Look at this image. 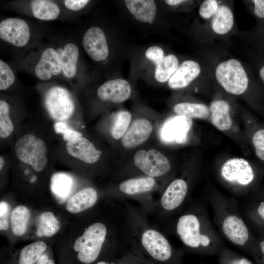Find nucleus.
I'll use <instances>...</instances> for the list:
<instances>
[{
	"label": "nucleus",
	"mask_w": 264,
	"mask_h": 264,
	"mask_svg": "<svg viewBox=\"0 0 264 264\" xmlns=\"http://www.w3.org/2000/svg\"><path fill=\"white\" fill-rule=\"evenodd\" d=\"M30 30L26 22L21 19L10 18L0 23V38L15 46L25 45L30 39Z\"/></svg>",
	"instance_id": "10"
},
{
	"label": "nucleus",
	"mask_w": 264,
	"mask_h": 264,
	"mask_svg": "<svg viewBox=\"0 0 264 264\" xmlns=\"http://www.w3.org/2000/svg\"><path fill=\"white\" fill-rule=\"evenodd\" d=\"M259 74L261 79L264 83V65L260 68Z\"/></svg>",
	"instance_id": "47"
},
{
	"label": "nucleus",
	"mask_w": 264,
	"mask_h": 264,
	"mask_svg": "<svg viewBox=\"0 0 264 264\" xmlns=\"http://www.w3.org/2000/svg\"><path fill=\"white\" fill-rule=\"evenodd\" d=\"M200 72L199 65L192 60L182 62L168 81V86L172 89H180L188 86Z\"/></svg>",
	"instance_id": "17"
},
{
	"label": "nucleus",
	"mask_w": 264,
	"mask_h": 264,
	"mask_svg": "<svg viewBox=\"0 0 264 264\" xmlns=\"http://www.w3.org/2000/svg\"><path fill=\"white\" fill-rule=\"evenodd\" d=\"M254 4V14L260 18H264V0H252Z\"/></svg>",
	"instance_id": "42"
},
{
	"label": "nucleus",
	"mask_w": 264,
	"mask_h": 264,
	"mask_svg": "<svg viewBox=\"0 0 264 264\" xmlns=\"http://www.w3.org/2000/svg\"><path fill=\"white\" fill-rule=\"evenodd\" d=\"M133 161L139 170L154 178L165 175L171 168L167 157L155 149L138 150L134 154Z\"/></svg>",
	"instance_id": "7"
},
{
	"label": "nucleus",
	"mask_w": 264,
	"mask_h": 264,
	"mask_svg": "<svg viewBox=\"0 0 264 264\" xmlns=\"http://www.w3.org/2000/svg\"><path fill=\"white\" fill-rule=\"evenodd\" d=\"M215 73L218 82L228 92L241 95L246 90L248 77L239 61L230 59L220 63L216 68Z\"/></svg>",
	"instance_id": "5"
},
{
	"label": "nucleus",
	"mask_w": 264,
	"mask_h": 264,
	"mask_svg": "<svg viewBox=\"0 0 264 264\" xmlns=\"http://www.w3.org/2000/svg\"><path fill=\"white\" fill-rule=\"evenodd\" d=\"M88 2V0H66L64 4L69 9L78 11L83 8Z\"/></svg>",
	"instance_id": "41"
},
{
	"label": "nucleus",
	"mask_w": 264,
	"mask_h": 264,
	"mask_svg": "<svg viewBox=\"0 0 264 264\" xmlns=\"http://www.w3.org/2000/svg\"><path fill=\"white\" fill-rule=\"evenodd\" d=\"M131 91V86L127 81L115 79L101 85L97 89V95L102 101L119 103L128 100Z\"/></svg>",
	"instance_id": "14"
},
{
	"label": "nucleus",
	"mask_w": 264,
	"mask_h": 264,
	"mask_svg": "<svg viewBox=\"0 0 264 264\" xmlns=\"http://www.w3.org/2000/svg\"><path fill=\"white\" fill-rule=\"evenodd\" d=\"M97 200V193L94 188H83L68 200L66 209L70 213H78L92 207Z\"/></svg>",
	"instance_id": "19"
},
{
	"label": "nucleus",
	"mask_w": 264,
	"mask_h": 264,
	"mask_svg": "<svg viewBox=\"0 0 264 264\" xmlns=\"http://www.w3.org/2000/svg\"><path fill=\"white\" fill-rule=\"evenodd\" d=\"M30 217L29 210L25 206L19 205L13 210L11 214L10 224L15 235L20 236L25 232Z\"/></svg>",
	"instance_id": "28"
},
{
	"label": "nucleus",
	"mask_w": 264,
	"mask_h": 264,
	"mask_svg": "<svg viewBox=\"0 0 264 264\" xmlns=\"http://www.w3.org/2000/svg\"><path fill=\"white\" fill-rule=\"evenodd\" d=\"M233 23V14L230 9L225 5L219 6L212 20L213 31L218 34H226L231 29Z\"/></svg>",
	"instance_id": "24"
},
{
	"label": "nucleus",
	"mask_w": 264,
	"mask_h": 264,
	"mask_svg": "<svg viewBox=\"0 0 264 264\" xmlns=\"http://www.w3.org/2000/svg\"><path fill=\"white\" fill-rule=\"evenodd\" d=\"M66 149L73 158L88 164L97 162L102 154L93 143L83 136L66 142Z\"/></svg>",
	"instance_id": "12"
},
{
	"label": "nucleus",
	"mask_w": 264,
	"mask_h": 264,
	"mask_svg": "<svg viewBox=\"0 0 264 264\" xmlns=\"http://www.w3.org/2000/svg\"><path fill=\"white\" fill-rule=\"evenodd\" d=\"M165 2L170 5H176L180 3H182L186 1V0H165Z\"/></svg>",
	"instance_id": "45"
},
{
	"label": "nucleus",
	"mask_w": 264,
	"mask_h": 264,
	"mask_svg": "<svg viewBox=\"0 0 264 264\" xmlns=\"http://www.w3.org/2000/svg\"><path fill=\"white\" fill-rule=\"evenodd\" d=\"M94 264H117L116 263H109L105 261H100L99 262H97V263H95Z\"/></svg>",
	"instance_id": "49"
},
{
	"label": "nucleus",
	"mask_w": 264,
	"mask_h": 264,
	"mask_svg": "<svg viewBox=\"0 0 264 264\" xmlns=\"http://www.w3.org/2000/svg\"><path fill=\"white\" fill-rule=\"evenodd\" d=\"M31 8L34 16L41 20H54L59 16L60 13L58 6L50 0H33L31 2Z\"/></svg>",
	"instance_id": "26"
},
{
	"label": "nucleus",
	"mask_w": 264,
	"mask_h": 264,
	"mask_svg": "<svg viewBox=\"0 0 264 264\" xmlns=\"http://www.w3.org/2000/svg\"><path fill=\"white\" fill-rule=\"evenodd\" d=\"M44 102L49 116L56 121L66 122L74 112L73 100L67 90L62 87L51 88L45 94Z\"/></svg>",
	"instance_id": "8"
},
{
	"label": "nucleus",
	"mask_w": 264,
	"mask_h": 264,
	"mask_svg": "<svg viewBox=\"0 0 264 264\" xmlns=\"http://www.w3.org/2000/svg\"><path fill=\"white\" fill-rule=\"evenodd\" d=\"M4 164V160L2 156H0V170H1Z\"/></svg>",
	"instance_id": "48"
},
{
	"label": "nucleus",
	"mask_w": 264,
	"mask_h": 264,
	"mask_svg": "<svg viewBox=\"0 0 264 264\" xmlns=\"http://www.w3.org/2000/svg\"><path fill=\"white\" fill-rule=\"evenodd\" d=\"M107 234V227L103 223L91 224L73 244L77 261L82 264L95 263L100 255Z\"/></svg>",
	"instance_id": "4"
},
{
	"label": "nucleus",
	"mask_w": 264,
	"mask_h": 264,
	"mask_svg": "<svg viewBox=\"0 0 264 264\" xmlns=\"http://www.w3.org/2000/svg\"><path fill=\"white\" fill-rule=\"evenodd\" d=\"M176 231L183 244L196 254L218 255L224 247L221 236L214 227L207 208L202 203L197 204L178 218Z\"/></svg>",
	"instance_id": "1"
},
{
	"label": "nucleus",
	"mask_w": 264,
	"mask_h": 264,
	"mask_svg": "<svg viewBox=\"0 0 264 264\" xmlns=\"http://www.w3.org/2000/svg\"><path fill=\"white\" fill-rule=\"evenodd\" d=\"M218 255L219 264H252L246 258L238 255L225 246Z\"/></svg>",
	"instance_id": "34"
},
{
	"label": "nucleus",
	"mask_w": 264,
	"mask_h": 264,
	"mask_svg": "<svg viewBox=\"0 0 264 264\" xmlns=\"http://www.w3.org/2000/svg\"><path fill=\"white\" fill-rule=\"evenodd\" d=\"M146 57L153 62L155 65L160 62L165 57L161 47L155 45L149 47L145 52Z\"/></svg>",
	"instance_id": "39"
},
{
	"label": "nucleus",
	"mask_w": 264,
	"mask_h": 264,
	"mask_svg": "<svg viewBox=\"0 0 264 264\" xmlns=\"http://www.w3.org/2000/svg\"><path fill=\"white\" fill-rule=\"evenodd\" d=\"M36 264H55V263L49 255L45 252L41 256Z\"/></svg>",
	"instance_id": "43"
},
{
	"label": "nucleus",
	"mask_w": 264,
	"mask_h": 264,
	"mask_svg": "<svg viewBox=\"0 0 264 264\" xmlns=\"http://www.w3.org/2000/svg\"><path fill=\"white\" fill-rule=\"evenodd\" d=\"M14 129V125L10 116L8 104L3 100H0V138L1 139L10 136Z\"/></svg>",
	"instance_id": "33"
},
{
	"label": "nucleus",
	"mask_w": 264,
	"mask_h": 264,
	"mask_svg": "<svg viewBox=\"0 0 264 264\" xmlns=\"http://www.w3.org/2000/svg\"><path fill=\"white\" fill-rule=\"evenodd\" d=\"M15 81V75L9 66L0 60V90H4L11 86Z\"/></svg>",
	"instance_id": "36"
},
{
	"label": "nucleus",
	"mask_w": 264,
	"mask_h": 264,
	"mask_svg": "<svg viewBox=\"0 0 264 264\" xmlns=\"http://www.w3.org/2000/svg\"><path fill=\"white\" fill-rule=\"evenodd\" d=\"M72 183V179L68 175L64 173H57L52 177L51 188L55 195L65 198L70 192Z\"/></svg>",
	"instance_id": "32"
},
{
	"label": "nucleus",
	"mask_w": 264,
	"mask_h": 264,
	"mask_svg": "<svg viewBox=\"0 0 264 264\" xmlns=\"http://www.w3.org/2000/svg\"><path fill=\"white\" fill-rule=\"evenodd\" d=\"M220 175L225 183L237 188L246 187L254 178L251 166L247 160L241 158L227 160L220 168Z\"/></svg>",
	"instance_id": "9"
},
{
	"label": "nucleus",
	"mask_w": 264,
	"mask_h": 264,
	"mask_svg": "<svg viewBox=\"0 0 264 264\" xmlns=\"http://www.w3.org/2000/svg\"><path fill=\"white\" fill-rule=\"evenodd\" d=\"M83 47L94 61L105 60L109 55V47L103 31L97 26L87 30L83 39Z\"/></svg>",
	"instance_id": "11"
},
{
	"label": "nucleus",
	"mask_w": 264,
	"mask_h": 264,
	"mask_svg": "<svg viewBox=\"0 0 264 264\" xmlns=\"http://www.w3.org/2000/svg\"><path fill=\"white\" fill-rule=\"evenodd\" d=\"M132 122L130 112L121 110L118 111L111 127L110 133L112 137L116 140L121 139L126 132Z\"/></svg>",
	"instance_id": "31"
},
{
	"label": "nucleus",
	"mask_w": 264,
	"mask_h": 264,
	"mask_svg": "<svg viewBox=\"0 0 264 264\" xmlns=\"http://www.w3.org/2000/svg\"><path fill=\"white\" fill-rule=\"evenodd\" d=\"M9 207L5 202H0V230H6L8 227L7 221Z\"/></svg>",
	"instance_id": "40"
},
{
	"label": "nucleus",
	"mask_w": 264,
	"mask_h": 264,
	"mask_svg": "<svg viewBox=\"0 0 264 264\" xmlns=\"http://www.w3.org/2000/svg\"><path fill=\"white\" fill-rule=\"evenodd\" d=\"M53 128L57 133L61 134L66 142L82 136V134L70 127L66 122L56 121L53 125Z\"/></svg>",
	"instance_id": "35"
},
{
	"label": "nucleus",
	"mask_w": 264,
	"mask_h": 264,
	"mask_svg": "<svg viewBox=\"0 0 264 264\" xmlns=\"http://www.w3.org/2000/svg\"><path fill=\"white\" fill-rule=\"evenodd\" d=\"M210 120L212 124L220 131L229 129L232 125L229 113V106L223 100L213 101L210 107Z\"/></svg>",
	"instance_id": "20"
},
{
	"label": "nucleus",
	"mask_w": 264,
	"mask_h": 264,
	"mask_svg": "<svg viewBox=\"0 0 264 264\" xmlns=\"http://www.w3.org/2000/svg\"><path fill=\"white\" fill-rule=\"evenodd\" d=\"M14 153L17 159L30 166L36 172L45 169L48 163V151L45 141L31 133L21 135L14 145Z\"/></svg>",
	"instance_id": "3"
},
{
	"label": "nucleus",
	"mask_w": 264,
	"mask_h": 264,
	"mask_svg": "<svg viewBox=\"0 0 264 264\" xmlns=\"http://www.w3.org/2000/svg\"><path fill=\"white\" fill-rule=\"evenodd\" d=\"M60 222L51 212H45L39 217L36 235L38 237H51L58 232Z\"/></svg>",
	"instance_id": "30"
},
{
	"label": "nucleus",
	"mask_w": 264,
	"mask_h": 264,
	"mask_svg": "<svg viewBox=\"0 0 264 264\" xmlns=\"http://www.w3.org/2000/svg\"><path fill=\"white\" fill-rule=\"evenodd\" d=\"M259 248L261 253L262 255V262L264 264V240L260 242Z\"/></svg>",
	"instance_id": "46"
},
{
	"label": "nucleus",
	"mask_w": 264,
	"mask_h": 264,
	"mask_svg": "<svg viewBox=\"0 0 264 264\" xmlns=\"http://www.w3.org/2000/svg\"><path fill=\"white\" fill-rule=\"evenodd\" d=\"M126 6L138 21L153 23L156 17V6L153 0H126Z\"/></svg>",
	"instance_id": "18"
},
{
	"label": "nucleus",
	"mask_w": 264,
	"mask_h": 264,
	"mask_svg": "<svg viewBox=\"0 0 264 264\" xmlns=\"http://www.w3.org/2000/svg\"><path fill=\"white\" fill-rule=\"evenodd\" d=\"M188 185L182 178L170 182L164 191L160 200L164 210L172 212L178 208L184 202L188 194Z\"/></svg>",
	"instance_id": "15"
},
{
	"label": "nucleus",
	"mask_w": 264,
	"mask_h": 264,
	"mask_svg": "<svg viewBox=\"0 0 264 264\" xmlns=\"http://www.w3.org/2000/svg\"><path fill=\"white\" fill-rule=\"evenodd\" d=\"M62 69L60 57L52 48H47L43 52L34 71L36 76L41 80L50 79L52 75H57Z\"/></svg>",
	"instance_id": "16"
},
{
	"label": "nucleus",
	"mask_w": 264,
	"mask_h": 264,
	"mask_svg": "<svg viewBox=\"0 0 264 264\" xmlns=\"http://www.w3.org/2000/svg\"><path fill=\"white\" fill-rule=\"evenodd\" d=\"M257 216L264 222V201L261 202L256 209Z\"/></svg>",
	"instance_id": "44"
},
{
	"label": "nucleus",
	"mask_w": 264,
	"mask_h": 264,
	"mask_svg": "<svg viewBox=\"0 0 264 264\" xmlns=\"http://www.w3.org/2000/svg\"><path fill=\"white\" fill-rule=\"evenodd\" d=\"M213 221L220 236L242 250L251 252V234L234 198L219 195L210 197Z\"/></svg>",
	"instance_id": "2"
},
{
	"label": "nucleus",
	"mask_w": 264,
	"mask_h": 264,
	"mask_svg": "<svg viewBox=\"0 0 264 264\" xmlns=\"http://www.w3.org/2000/svg\"><path fill=\"white\" fill-rule=\"evenodd\" d=\"M218 7L217 0H204L199 7V15L204 19H209L214 15L218 10Z\"/></svg>",
	"instance_id": "37"
},
{
	"label": "nucleus",
	"mask_w": 264,
	"mask_h": 264,
	"mask_svg": "<svg viewBox=\"0 0 264 264\" xmlns=\"http://www.w3.org/2000/svg\"><path fill=\"white\" fill-rule=\"evenodd\" d=\"M174 111L178 115L189 118L207 119L210 116V109L199 103L183 102L174 107Z\"/></svg>",
	"instance_id": "25"
},
{
	"label": "nucleus",
	"mask_w": 264,
	"mask_h": 264,
	"mask_svg": "<svg viewBox=\"0 0 264 264\" xmlns=\"http://www.w3.org/2000/svg\"><path fill=\"white\" fill-rule=\"evenodd\" d=\"M47 249L46 243L43 241H38L23 247L19 252L14 264H36L41 256Z\"/></svg>",
	"instance_id": "23"
},
{
	"label": "nucleus",
	"mask_w": 264,
	"mask_h": 264,
	"mask_svg": "<svg viewBox=\"0 0 264 264\" xmlns=\"http://www.w3.org/2000/svg\"><path fill=\"white\" fill-rule=\"evenodd\" d=\"M178 67V62L176 57L173 54H169L155 65V78L160 83L169 81Z\"/></svg>",
	"instance_id": "29"
},
{
	"label": "nucleus",
	"mask_w": 264,
	"mask_h": 264,
	"mask_svg": "<svg viewBox=\"0 0 264 264\" xmlns=\"http://www.w3.org/2000/svg\"><path fill=\"white\" fill-rule=\"evenodd\" d=\"M153 130L152 123L149 119L143 117L134 119L120 139L122 146L131 149L140 146L148 139Z\"/></svg>",
	"instance_id": "13"
},
{
	"label": "nucleus",
	"mask_w": 264,
	"mask_h": 264,
	"mask_svg": "<svg viewBox=\"0 0 264 264\" xmlns=\"http://www.w3.org/2000/svg\"><path fill=\"white\" fill-rule=\"evenodd\" d=\"M141 242L147 253L156 261L168 264H180V253L174 250L168 240L159 232L153 229L144 231Z\"/></svg>",
	"instance_id": "6"
},
{
	"label": "nucleus",
	"mask_w": 264,
	"mask_h": 264,
	"mask_svg": "<svg viewBox=\"0 0 264 264\" xmlns=\"http://www.w3.org/2000/svg\"><path fill=\"white\" fill-rule=\"evenodd\" d=\"M155 185L154 178L146 176L126 180L119 184V189L124 194L134 195L149 192Z\"/></svg>",
	"instance_id": "21"
},
{
	"label": "nucleus",
	"mask_w": 264,
	"mask_h": 264,
	"mask_svg": "<svg viewBox=\"0 0 264 264\" xmlns=\"http://www.w3.org/2000/svg\"><path fill=\"white\" fill-rule=\"evenodd\" d=\"M252 142L256 155L264 161V129L257 131L253 135Z\"/></svg>",
	"instance_id": "38"
},
{
	"label": "nucleus",
	"mask_w": 264,
	"mask_h": 264,
	"mask_svg": "<svg viewBox=\"0 0 264 264\" xmlns=\"http://www.w3.org/2000/svg\"><path fill=\"white\" fill-rule=\"evenodd\" d=\"M60 57L62 68L66 77H73L77 71L79 58V50L77 45L73 43L66 44Z\"/></svg>",
	"instance_id": "22"
},
{
	"label": "nucleus",
	"mask_w": 264,
	"mask_h": 264,
	"mask_svg": "<svg viewBox=\"0 0 264 264\" xmlns=\"http://www.w3.org/2000/svg\"><path fill=\"white\" fill-rule=\"evenodd\" d=\"M190 118L178 115L170 122L166 130V134L169 140L177 142L183 141L191 126Z\"/></svg>",
	"instance_id": "27"
}]
</instances>
